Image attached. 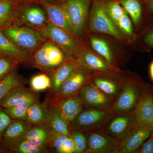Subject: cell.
Instances as JSON below:
<instances>
[{"instance_id": "obj_1", "label": "cell", "mask_w": 153, "mask_h": 153, "mask_svg": "<svg viewBox=\"0 0 153 153\" xmlns=\"http://www.w3.org/2000/svg\"><path fill=\"white\" fill-rule=\"evenodd\" d=\"M148 84L140 76H129L110 111L114 115L128 114L134 112L146 90Z\"/></svg>"}, {"instance_id": "obj_2", "label": "cell", "mask_w": 153, "mask_h": 153, "mask_svg": "<svg viewBox=\"0 0 153 153\" xmlns=\"http://www.w3.org/2000/svg\"><path fill=\"white\" fill-rule=\"evenodd\" d=\"M66 59L63 51L47 39L33 52L29 65L49 75L62 65Z\"/></svg>"}, {"instance_id": "obj_3", "label": "cell", "mask_w": 153, "mask_h": 153, "mask_svg": "<svg viewBox=\"0 0 153 153\" xmlns=\"http://www.w3.org/2000/svg\"><path fill=\"white\" fill-rule=\"evenodd\" d=\"M92 72L78 67L53 94L48 95L45 102L52 105L78 94L82 88L89 82Z\"/></svg>"}, {"instance_id": "obj_4", "label": "cell", "mask_w": 153, "mask_h": 153, "mask_svg": "<svg viewBox=\"0 0 153 153\" xmlns=\"http://www.w3.org/2000/svg\"><path fill=\"white\" fill-rule=\"evenodd\" d=\"M114 115L110 111L84 108L69 124L70 132L100 130Z\"/></svg>"}, {"instance_id": "obj_5", "label": "cell", "mask_w": 153, "mask_h": 153, "mask_svg": "<svg viewBox=\"0 0 153 153\" xmlns=\"http://www.w3.org/2000/svg\"><path fill=\"white\" fill-rule=\"evenodd\" d=\"M14 44L32 55L47 38L38 30L25 26H13L2 30Z\"/></svg>"}, {"instance_id": "obj_6", "label": "cell", "mask_w": 153, "mask_h": 153, "mask_svg": "<svg viewBox=\"0 0 153 153\" xmlns=\"http://www.w3.org/2000/svg\"><path fill=\"white\" fill-rule=\"evenodd\" d=\"M38 31L58 46L64 52L66 58H75L82 49L81 44L72 34L55 26L49 21Z\"/></svg>"}, {"instance_id": "obj_7", "label": "cell", "mask_w": 153, "mask_h": 153, "mask_svg": "<svg viewBox=\"0 0 153 153\" xmlns=\"http://www.w3.org/2000/svg\"><path fill=\"white\" fill-rule=\"evenodd\" d=\"M94 72L91 74L89 82L107 95L116 99L120 94L129 76L121 74V71L108 70Z\"/></svg>"}, {"instance_id": "obj_8", "label": "cell", "mask_w": 153, "mask_h": 153, "mask_svg": "<svg viewBox=\"0 0 153 153\" xmlns=\"http://www.w3.org/2000/svg\"><path fill=\"white\" fill-rule=\"evenodd\" d=\"M90 0H67L61 5L67 13L71 33L78 37L84 33Z\"/></svg>"}, {"instance_id": "obj_9", "label": "cell", "mask_w": 153, "mask_h": 153, "mask_svg": "<svg viewBox=\"0 0 153 153\" xmlns=\"http://www.w3.org/2000/svg\"><path fill=\"white\" fill-rule=\"evenodd\" d=\"M84 108L110 111L117 99L107 95L90 82L82 88L78 93Z\"/></svg>"}, {"instance_id": "obj_10", "label": "cell", "mask_w": 153, "mask_h": 153, "mask_svg": "<svg viewBox=\"0 0 153 153\" xmlns=\"http://www.w3.org/2000/svg\"><path fill=\"white\" fill-rule=\"evenodd\" d=\"M135 128V120L133 112L128 114L114 115L100 130L121 142Z\"/></svg>"}, {"instance_id": "obj_11", "label": "cell", "mask_w": 153, "mask_h": 153, "mask_svg": "<svg viewBox=\"0 0 153 153\" xmlns=\"http://www.w3.org/2000/svg\"><path fill=\"white\" fill-rule=\"evenodd\" d=\"M89 27L93 32L105 33L117 39L120 38V33L100 3L94 4L91 12Z\"/></svg>"}, {"instance_id": "obj_12", "label": "cell", "mask_w": 153, "mask_h": 153, "mask_svg": "<svg viewBox=\"0 0 153 153\" xmlns=\"http://www.w3.org/2000/svg\"><path fill=\"white\" fill-rule=\"evenodd\" d=\"M87 140L85 153H116L120 142L102 130L85 133Z\"/></svg>"}, {"instance_id": "obj_13", "label": "cell", "mask_w": 153, "mask_h": 153, "mask_svg": "<svg viewBox=\"0 0 153 153\" xmlns=\"http://www.w3.org/2000/svg\"><path fill=\"white\" fill-rule=\"evenodd\" d=\"M49 22L46 11L38 6L20 7L16 26H25L35 30H41Z\"/></svg>"}, {"instance_id": "obj_14", "label": "cell", "mask_w": 153, "mask_h": 153, "mask_svg": "<svg viewBox=\"0 0 153 153\" xmlns=\"http://www.w3.org/2000/svg\"><path fill=\"white\" fill-rule=\"evenodd\" d=\"M33 125L27 120H13L3 133L0 144L10 152L25 139Z\"/></svg>"}, {"instance_id": "obj_15", "label": "cell", "mask_w": 153, "mask_h": 153, "mask_svg": "<svg viewBox=\"0 0 153 153\" xmlns=\"http://www.w3.org/2000/svg\"><path fill=\"white\" fill-rule=\"evenodd\" d=\"M134 113L137 128H152L153 124V98L149 89V84Z\"/></svg>"}, {"instance_id": "obj_16", "label": "cell", "mask_w": 153, "mask_h": 153, "mask_svg": "<svg viewBox=\"0 0 153 153\" xmlns=\"http://www.w3.org/2000/svg\"><path fill=\"white\" fill-rule=\"evenodd\" d=\"M75 59L79 67L90 72L108 70L121 71L117 67L110 65L101 57L83 48L76 55Z\"/></svg>"}, {"instance_id": "obj_17", "label": "cell", "mask_w": 153, "mask_h": 153, "mask_svg": "<svg viewBox=\"0 0 153 153\" xmlns=\"http://www.w3.org/2000/svg\"><path fill=\"white\" fill-rule=\"evenodd\" d=\"M37 1L46 11L49 22L55 26L72 34L69 19L63 6L60 4H51L46 0Z\"/></svg>"}, {"instance_id": "obj_18", "label": "cell", "mask_w": 153, "mask_h": 153, "mask_svg": "<svg viewBox=\"0 0 153 153\" xmlns=\"http://www.w3.org/2000/svg\"><path fill=\"white\" fill-rule=\"evenodd\" d=\"M56 136L48 123L33 125L25 138L49 152V148Z\"/></svg>"}, {"instance_id": "obj_19", "label": "cell", "mask_w": 153, "mask_h": 153, "mask_svg": "<svg viewBox=\"0 0 153 153\" xmlns=\"http://www.w3.org/2000/svg\"><path fill=\"white\" fill-rule=\"evenodd\" d=\"M33 100H39L38 92L30 88L20 86L10 91L0 100V105L3 108H7Z\"/></svg>"}, {"instance_id": "obj_20", "label": "cell", "mask_w": 153, "mask_h": 153, "mask_svg": "<svg viewBox=\"0 0 153 153\" xmlns=\"http://www.w3.org/2000/svg\"><path fill=\"white\" fill-rule=\"evenodd\" d=\"M49 106L55 108L68 125L84 109L78 94Z\"/></svg>"}, {"instance_id": "obj_21", "label": "cell", "mask_w": 153, "mask_h": 153, "mask_svg": "<svg viewBox=\"0 0 153 153\" xmlns=\"http://www.w3.org/2000/svg\"><path fill=\"white\" fill-rule=\"evenodd\" d=\"M0 55L16 60L19 64L30 63L31 54L14 44L0 29Z\"/></svg>"}, {"instance_id": "obj_22", "label": "cell", "mask_w": 153, "mask_h": 153, "mask_svg": "<svg viewBox=\"0 0 153 153\" xmlns=\"http://www.w3.org/2000/svg\"><path fill=\"white\" fill-rule=\"evenodd\" d=\"M152 131V129L135 128L120 142L116 153H135L149 138Z\"/></svg>"}, {"instance_id": "obj_23", "label": "cell", "mask_w": 153, "mask_h": 153, "mask_svg": "<svg viewBox=\"0 0 153 153\" xmlns=\"http://www.w3.org/2000/svg\"><path fill=\"white\" fill-rule=\"evenodd\" d=\"M79 67L74 58H66L62 65L49 75L52 82V87L49 89L48 95L56 92L61 84L76 68Z\"/></svg>"}, {"instance_id": "obj_24", "label": "cell", "mask_w": 153, "mask_h": 153, "mask_svg": "<svg viewBox=\"0 0 153 153\" xmlns=\"http://www.w3.org/2000/svg\"><path fill=\"white\" fill-rule=\"evenodd\" d=\"M51 114V107L46 102L39 100L33 102L27 111L26 120L33 125L48 123Z\"/></svg>"}, {"instance_id": "obj_25", "label": "cell", "mask_w": 153, "mask_h": 153, "mask_svg": "<svg viewBox=\"0 0 153 153\" xmlns=\"http://www.w3.org/2000/svg\"><path fill=\"white\" fill-rule=\"evenodd\" d=\"M20 8L10 0L0 1V29L16 25Z\"/></svg>"}, {"instance_id": "obj_26", "label": "cell", "mask_w": 153, "mask_h": 153, "mask_svg": "<svg viewBox=\"0 0 153 153\" xmlns=\"http://www.w3.org/2000/svg\"><path fill=\"white\" fill-rule=\"evenodd\" d=\"M26 79L17 73L16 68L0 81V100L10 91L15 88L25 86Z\"/></svg>"}, {"instance_id": "obj_27", "label": "cell", "mask_w": 153, "mask_h": 153, "mask_svg": "<svg viewBox=\"0 0 153 153\" xmlns=\"http://www.w3.org/2000/svg\"><path fill=\"white\" fill-rule=\"evenodd\" d=\"M49 152L57 153H75V144L70 135L55 137L49 148Z\"/></svg>"}, {"instance_id": "obj_28", "label": "cell", "mask_w": 153, "mask_h": 153, "mask_svg": "<svg viewBox=\"0 0 153 153\" xmlns=\"http://www.w3.org/2000/svg\"><path fill=\"white\" fill-rule=\"evenodd\" d=\"M90 43L94 50L101 56L102 58L108 64L115 66L114 64L117 63L116 60L106 41L100 38L92 37L91 38Z\"/></svg>"}, {"instance_id": "obj_29", "label": "cell", "mask_w": 153, "mask_h": 153, "mask_svg": "<svg viewBox=\"0 0 153 153\" xmlns=\"http://www.w3.org/2000/svg\"><path fill=\"white\" fill-rule=\"evenodd\" d=\"M120 4L129 15L135 27H138L142 19L143 5L140 0H120Z\"/></svg>"}, {"instance_id": "obj_30", "label": "cell", "mask_w": 153, "mask_h": 153, "mask_svg": "<svg viewBox=\"0 0 153 153\" xmlns=\"http://www.w3.org/2000/svg\"><path fill=\"white\" fill-rule=\"evenodd\" d=\"M51 107V114L48 123L56 136L60 135H70L69 125L60 117L56 110Z\"/></svg>"}, {"instance_id": "obj_31", "label": "cell", "mask_w": 153, "mask_h": 153, "mask_svg": "<svg viewBox=\"0 0 153 153\" xmlns=\"http://www.w3.org/2000/svg\"><path fill=\"white\" fill-rule=\"evenodd\" d=\"M30 87L37 92L49 90L52 87L50 76L44 72L34 75L30 79Z\"/></svg>"}, {"instance_id": "obj_32", "label": "cell", "mask_w": 153, "mask_h": 153, "mask_svg": "<svg viewBox=\"0 0 153 153\" xmlns=\"http://www.w3.org/2000/svg\"><path fill=\"white\" fill-rule=\"evenodd\" d=\"M39 100H33L7 108H3L13 120H26L27 111L31 105Z\"/></svg>"}, {"instance_id": "obj_33", "label": "cell", "mask_w": 153, "mask_h": 153, "mask_svg": "<svg viewBox=\"0 0 153 153\" xmlns=\"http://www.w3.org/2000/svg\"><path fill=\"white\" fill-rule=\"evenodd\" d=\"M10 152L17 153H47V151L44 148L39 146L25 138L12 148Z\"/></svg>"}, {"instance_id": "obj_34", "label": "cell", "mask_w": 153, "mask_h": 153, "mask_svg": "<svg viewBox=\"0 0 153 153\" xmlns=\"http://www.w3.org/2000/svg\"><path fill=\"white\" fill-rule=\"evenodd\" d=\"M108 16L116 25L125 12L121 5L117 1H111L104 7Z\"/></svg>"}, {"instance_id": "obj_35", "label": "cell", "mask_w": 153, "mask_h": 153, "mask_svg": "<svg viewBox=\"0 0 153 153\" xmlns=\"http://www.w3.org/2000/svg\"><path fill=\"white\" fill-rule=\"evenodd\" d=\"M19 64L16 60L0 55V81L16 68Z\"/></svg>"}, {"instance_id": "obj_36", "label": "cell", "mask_w": 153, "mask_h": 153, "mask_svg": "<svg viewBox=\"0 0 153 153\" xmlns=\"http://www.w3.org/2000/svg\"><path fill=\"white\" fill-rule=\"evenodd\" d=\"M70 135L74 141L75 153H85L87 147V140L84 133L77 131L70 132Z\"/></svg>"}, {"instance_id": "obj_37", "label": "cell", "mask_w": 153, "mask_h": 153, "mask_svg": "<svg viewBox=\"0 0 153 153\" xmlns=\"http://www.w3.org/2000/svg\"><path fill=\"white\" fill-rule=\"evenodd\" d=\"M120 30L128 36H132L133 29L130 19L126 12H125L117 24Z\"/></svg>"}, {"instance_id": "obj_38", "label": "cell", "mask_w": 153, "mask_h": 153, "mask_svg": "<svg viewBox=\"0 0 153 153\" xmlns=\"http://www.w3.org/2000/svg\"><path fill=\"white\" fill-rule=\"evenodd\" d=\"M152 22L141 36V42L146 50L153 49V19Z\"/></svg>"}, {"instance_id": "obj_39", "label": "cell", "mask_w": 153, "mask_h": 153, "mask_svg": "<svg viewBox=\"0 0 153 153\" xmlns=\"http://www.w3.org/2000/svg\"><path fill=\"white\" fill-rule=\"evenodd\" d=\"M13 120L0 105V141L4 132Z\"/></svg>"}, {"instance_id": "obj_40", "label": "cell", "mask_w": 153, "mask_h": 153, "mask_svg": "<svg viewBox=\"0 0 153 153\" xmlns=\"http://www.w3.org/2000/svg\"><path fill=\"white\" fill-rule=\"evenodd\" d=\"M135 153H153V131Z\"/></svg>"}, {"instance_id": "obj_41", "label": "cell", "mask_w": 153, "mask_h": 153, "mask_svg": "<svg viewBox=\"0 0 153 153\" xmlns=\"http://www.w3.org/2000/svg\"><path fill=\"white\" fill-rule=\"evenodd\" d=\"M144 2L148 15L153 13V0H144Z\"/></svg>"}, {"instance_id": "obj_42", "label": "cell", "mask_w": 153, "mask_h": 153, "mask_svg": "<svg viewBox=\"0 0 153 153\" xmlns=\"http://www.w3.org/2000/svg\"><path fill=\"white\" fill-rule=\"evenodd\" d=\"M149 73L151 80L153 82V60L150 63L149 67Z\"/></svg>"}, {"instance_id": "obj_43", "label": "cell", "mask_w": 153, "mask_h": 153, "mask_svg": "<svg viewBox=\"0 0 153 153\" xmlns=\"http://www.w3.org/2000/svg\"><path fill=\"white\" fill-rule=\"evenodd\" d=\"M7 152H8V151L7 149L0 144V153H6Z\"/></svg>"}, {"instance_id": "obj_44", "label": "cell", "mask_w": 153, "mask_h": 153, "mask_svg": "<svg viewBox=\"0 0 153 153\" xmlns=\"http://www.w3.org/2000/svg\"><path fill=\"white\" fill-rule=\"evenodd\" d=\"M149 89L153 98V85L149 84Z\"/></svg>"}, {"instance_id": "obj_45", "label": "cell", "mask_w": 153, "mask_h": 153, "mask_svg": "<svg viewBox=\"0 0 153 153\" xmlns=\"http://www.w3.org/2000/svg\"><path fill=\"white\" fill-rule=\"evenodd\" d=\"M46 1H47V2H48L51 3L52 2L54 1L55 0H46Z\"/></svg>"}, {"instance_id": "obj_46", "label": "cell", "mask_w": 153, "mask_h": 153, "mask_svg": "<svg viewBox=\"0 0 153 153\" xmlns=\"http://www.w3.org/2000/svg\"><path fill=\"white\" fill-rule=\"evenodd\" d=\"M151 129H152V131H153V124L152 126V128Z\"/></svg>"}, {"instance_id": "obj_47", "label": "cell", "mask_w": 153, "mask_h": 153, "mask_svg": "<svg viewBox=\"0 0 153 153\" xmlns=\"http://www.w3.org/2000/svg\"><path fill=\"white\" fill-rule=\"evenodd\" d=\"M60 1H64V0H59Z\"/></svg>"}, {"instance_id": "obj_48", "label": "cell", "mask_w": 153, "mask_h": 153, "mask_svg": "<svg viewBox=\"0 0 153 153\" xmlns=\"http://www.w3.org/2000/svg\"><path fill=\"white\" fill-rule=\"evenodd\" d=\"M23 1H25V0H23Z\"/></svg>"}, {"instance_id": "obj_49", "label": "cell", "mask_w": 153, "mask_h": 153, "mask_svg": "<svg viewBox=\"0 0 153 153\" xmlns=\"http://www.w3.org/2000/svg\"><path fill=\"white\" fill-rule=\"evenodd\" d=\"M143 1H144V0H143Z\"/></svg>"}, {"instance_id": "obj_50", "label": "cell", "mask_w": 153, "mask_h": 153, "mask_svg": "<svg viewBox=\"0 0 153 153\" xmlns=\"http://www.w3.org/2000/svg\"><path fill=\"white\" fill-rule=\"evenodd\" d=\"M0 1H1V0H0Z\"/></svg>"}]
</instances>
